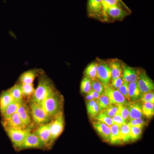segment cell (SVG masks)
Here are the masks:
<instances>
[{"label":"cell","instance_id":"22","mask_svg":"<svg viewBox=\"0 0 154 154\" xmlns=\"http://www.w3.org/2000/svg\"><path fill=\"white\" fill-rule=\"evenodd\" d=\"M86 106L88 115L91 119H93L100 113L99 105L96 100L87 101L86 102Z\"/></svg>","mask_w":154,"mask_h":154},{"label":"cell","instance_id":"11","mask_svg":"<svg viewBox=\"0 0 154 154\" xmlns=\"http://www.w3.org/2000/svg\"><path fill=\"white\" fill-rule=\"evenodd\" d=\"M131 12L129 8L114 6L108 8L105 11L106 20H121L125 18Z\"/></svg>","mask_w":154,"mask_h":154},{"label":"cell","instance_id":"3","mask_svg":"<svg viewBox=\"0 0 154 154\" xmlns=\"http://www.w3.org/2000/svg\"><path fill=\"white\" fill-rule=\"evenodd\" d=\"M29 107L32 119L38 125L49 123L52 119V118L43 107L34 102L31 99L29 101Z\"/></svg>","mask_w":154,"mask_h":154},{"label":"cell","instance_id":"24","mask_svg":"<svg viewBox=\"0 0 154 154\" xmlns=\"http://www.w3.org/2000/svg\"><path fill=\"white\" fill-rule=\"evenodd\" d=\"M119 136L121 143H126L131 141L130 127L127 123L119 126Z\"/></svg>","mask_w":154,"mask_h":154},{"label":"cell","instance_id":"28","mask_svg":"<svg viewBox=\"0 0 154 154\" xmlns=\"http://www.w3.org/2000/svg\"><path fill=\"white\" fill-rule=\"evenodd\" d=\"M102 4L104 15H105V11L108 8L112 7V6H118L123 7V8H128L123 2L122 0H102Z\"/></svg>","mask_w":154,"mask_h":154},{"label":"cell","instance_id":"35","mask_svg":"<svg viewBox=\"0 0 154 154\" xmlns=\"http://www.w3.org/2000/svg\"><path fill=\"white\" fill-rule=\"evenodd\" d=\"M118 109L119 105L115 104H110L107 108H105L100 112H102L109 117L112 118L116 114H117Z\"/></svg>","mask_w":154,"mask_h":154},{"label":"cell","instance_id":"13","mask_svg":"<svg viewBox=\"0 0 154 154\" xmlns=\"http://www.w3.org/2000/svg\"><path fill=\"white\" fill-rule=\"evenodd\" d=\"M93 120L92 124L96 132L105 141L110 143L111 134L110 127L98 120Z\"/></svg>","mask_w":154,"mask_h":154},{"label":"cell","instance_id":"37","mask_svg":"<svg viewBox=\"0 0 154 154\" xmlns=\"http://www.w3.org/2000/svg\"><path fill=\"white\" fill-rule=\"evenodd\" d=\"M92 90L101 96L104 93V86L98 79H96L92 80Z\"/></svg>","mask_w":154,"mask_h":154},{"label":"cell","instance_id":"21","mask_svg":"<svg viewBox=\"0 0 154 154\" xmlns=\"http://www.w3.org/2000/svg\"><path fill=\"white\" fill-rule=\"evenodd\" d=\"M15 101L9 90L2 92L0 95V111L2 113L11 103Z\"/></svg>","mask_w":154,"mask_h":154},{"label":"cell","instance_id":"8","mask_svg":"<svg viewBox=\"0 0 154 154\" xmlns=\"http://www.w3.org/2000/svg\"><path fill=\"white\" fill-rule=\"evenodd\" d=\"M97 71V79L104 86L110 84L111 80V69L107 61L99 60Z\"/></svg>","mask_w":154,"mask_h":154},{"label":"cell","instance_id":"38","mask_svg":"<svg viewBox=\"0 0 154 154\" xmlns=\"http://www.w3.org/2000/svg\"><path fill=\"white\" fill-rule=\"evenodd\" d=\"M127 124L130 126L137 127L143 128L146 125L147 123L143 119L141 118L129 120Z\"/></svg>","mask_w":154,"mask_h":154},{"label":"cell","instance_id":"26","mask_svg":"<svg viewBox=\"0 0 154 154\" xmlns=\"http://www.w3.org/2000/svg\"><path fill=\"white\" fill-rule=\"evenodd\" d=\"M21 102L14 101L11 103L2 113H1L3 119L9 118L14 113H17Z\"/></svg>","mask_w":154,"mask_h":154},{"label":"cell","instance_id":"19","mask_svg":"<svg viewBox=\"0 0 154 154\" xmlns=\"http://www.w3.org/2000/svg\"><path fill=\"white\" fill-rule=\"evenodd\" d=\"M142 94L137 82L128 84V95L130 102L140 101Z\"/></svg>","mask_w":154,"mask_h":154},{"label":"cell","instance_id":"14","mask_svg":"<svg viewBox=\"0 0 154 154\" xmlns=\"http://www.w3.org/2000/svg\"><path fill=\"white\" fill-rule=\"evenodd\" d=\"M2 124L4 128H25L28 127L24 124L17 112L11 115L9 118L3 119Z\"/></svg>","mask_w":154,"mask_h":154},{"label":"cell","instance_id":"27","mask_svg":"<svg viewBox=\"0 0 154 154\" xmlns=\"http://www.w3.org/2000/svg\"><path fill=\"white\" fill-rule=\"evenodd\" d=\"M14 100L21 102L23 101V95L21 84H17L9 89Z\"/></svg>","mask_w":154,"mask_h":154},{"label":"cell","instance_id":"29","mask_svg":"<svg viewBox=\"0 0 154 154\" xmlns=\"http://www.w3.org/2000/svg\"><path fill=\"white\" fill-rule=\"evenodd\" d=\"M142 112L146 118L149 119L152 118L154 114V104L147 102L142 103Z\"/></svg>","mask_w":154,"mask_h":154},{"label":"cell","instance_id":"34","mask_svg":"<svg viewBox=\"0 0 154 154\" xmlns=\"http://www.w3.org/2000/svg\"><path fill=\"white\" fill-rule=\"evenodd\" d=\"M23 96L29 97L34 94L35 89L33 84H21Z\"/></svg>","mask_w":154,"mask_h":154},{"label":"cell","instance_id":"17","mask_svg":"<svg viewBox=\"0 0 154 154\" xmlns=\"http://www.w3.org/2000/svg\"><path fill=\"white\" fill-rule=\"evenodd\" d=\"M107 62L111 69V80L122 76L123 63L121 60L117 59H110Z\"/></svg>","mask_w":154,"mask_h":154},{"label":"cell","instance_id":"20","mask_svg":"<svg viewBox=\"0 0 154 154\" xmlns=\"http://www.w3.org/2000/svg\"><path fill=\"white\" fill-rule=\"evenodd\" d=\"M41 72L37 69L29 70L22 74L19 77V81L21 84H33L36 77Z\"/></svg>","mask_w":154,"mask_h":154},{"label":"cell","instance_id":"16","mask_svg":"<svg viewBox=\"0 0 154 154\" xmlns=\"http://www.w3.org/2000/svg\"><path fill=\"white\" fill-rule=\"evenodd\" d=\"M129 110V120L141 118L143 115L142 112V103L140 101L129 102L128 105Z\"/></svg>","mask_w":154,"mask_h":154},{"label":"cell","instance_id":"12","mask_svg":"<svg viewBox=\"0 0 154 154\" xmlns=\"http://www.w3.org/2000/svg\"><path fill=\"white\" fill-rule=\"evenodd\" d=\"M50 122L46 124L39 125L33 133L42 142L45 148H50Z\"/></svg>","mask_w":154,"mask_h":154},{"label":"cell","instance_id":"32","mask_svg":"<svg viewBox=\"0 0 154 154\" xmlns=\"http://www.w3.org/2000/svg\"><path fill=\"white\" fill-rule=\"evenodd\" d=\"M97 102L100 111L107 108L110 105L109 98L104 93L100 96Z\"/></svg>","mask_w":154,"mask_h":154},{"label":"cell","instance_id":"23","mask_svg":"<svg viewBox=\"0 0 154 154\" xmlns=\"http://www.w3.org/2000/svg\"><path fill=\"white\" fill-rule=\"evenodd\" d=\"M98 66V61L93 62L88 65L84 71L85 76L88 77L92 80L97 79Z\"/></svg>","mask_w":154,"mask_h":154},{"label":"cell","instance_id":"15","mask_svg":"<svg viewBox=\"0 0 154 154\" xmlns=\"http://www.w3.org/2000/svg\"><path fill=\"white\" fill-rule=\"evenodd\" d=\"M138 72V69L128 66L125 64H123V71L122 76L125 82L129 84L137 82Z\"/></svg>","mask_w":154,"mask_h":154},{"label":"cell","instance_id":"39","mask_svg":"<svg viewBox=\"0 0 154 154\" xmlns=\"http://www.w3.org/2000/svg\"><path fill=\"white\" fill-rule=\"evenodd\" d=\"M140 101L142 103L150 102L154 103V93L153 91L142 94Z\"/></svg>","mask_w":154,"mask_h":154},{"label":"cell","instance_id":"2","mask_svg":"<svg viewBox=\"0 0 154 154\" xmlns=\"http://www.w3.org/2000/svg\"><path fill=\"white\" fill-rule=\"evenodd\" d=\"M63 100L62 96L56 90L46 97L41 105L53 118L63 112Z\"/></svg>","mask_w":154,"mask_h":154},{"label":"cell","instance_id":"10","mask_svg":"<svg viewBox=\"0 0 154 154\" xmlns=\"http://www.w3.org/2000/svg\"><path fill=\"white\" fill-rule=\"evenodd\" d=\"M45 148L44 144L40 139L31 131L27 135L23 143L16 149L22 150L26 149Z\"/></svg>","mask_w":154,"mask_h":154},{"label":"cell","instance_id":"5","mask_svg":"<svg viewBox=\"0 0 154 154\" xmlns=\"http://www.w3.org/2000/svg\"><path fill=\"white\" fill-rule=\"evenodd\" d=\"M64 127V118L61 112L54 117L50 122L51 147L63 131Z\"/></svg>","mask_w":154,"mask_h":154},{"label":"cell","instance_id":"7","mask_svg":"<svg viewBox=\"0 0 154 154\" xmlns=\"http://www.w3.org/2000/svg\"><path fill=\"white\" fill-rule=\"evenodd\" d=\"M138 86L142 94L153 91L154 83L152 80L147 74L145 71L142 69H138Z\"/></svg>","mask_w":154,"mask_h":154},{"label":"cell","instance_id":"41","mask_svg":"<svg viewBox=\"0 0 154 154\" xmlns=\"http://www.w3.org/2000/svg\"><path fill=\"white\" fill-rule=\"evenodd\" d=\"M124 83V81L122 79V76L119 77L115 79L111 80L110 82L111 85L113 88L116 89H118Z\"/></svg>","mask_w":154,"mask_h":154},{"label":"cell","instance_id":"4","mask_svg":"<svg viewBox=\"0 0 154 154\" xmlns=\"http://www.w3.org/2000/svg\"><path fill=\"white\" fill-rule=\"evenodd\" d=\"M32 127L33 125H31L25 128H5V129L14 147L17 149L25 140L27 135L31 131Z\"/></svg>","mask_w":154,"mask_h":154},{"label":"cell","instance_id":"31","mask_svg":"<svg viewBox=\"0 0 154 154\" xmlns=\"http://www.w3.org/2000/svg\"><path fill=\"white\" fill-rule=\"evenodd\" d=\"M93 119L101 122L109 127L113 124L112 118L106 115L105 113H102V112H100V113L96 116Z\"/></svg>","mask_w":154,"mask_h":154},{"label":"cell","instance_id":"33","mask_svg":"<svg viewBox=\"0 0 154 154\" xmlns=\"http://www.w3.org/2000/svg\"><path fill=\"white\" fill-rule=\"evenodd\" d=\"M130 127L131 141H136L140 138L142 134L143 128L137 127Z\"/></svg>","mask_w":154,"mask_h":154},{"label":"cell","instance_id":"40","mask_svg":"<svg viewBox=\"0 0 154 154\" xmlns=\"http://www.w3.org/2000/svg\"><path fill=\"white\" fill-rule=\"evenodd\" d=\"M128 83L124 82V83L119 87L118 90L129 101V97H128Z\"/></svg>","mask_w":154,"mask_h":154},{"label":"cell","instance_id":"43","mask_svg":"<svg viewBox=\"0 0 154 154\" xmlns=\"http://www.w3.org/2000/svg\"><path fill=\"white\" fill-rule=\"evenodd\" d=\"M89 93H91V95L93 96L94 100H96V101L97 102L98 99H99V97H100V95H99L98 93L95 92V91H93V90H91V91L89 92Z\"/></svg>","mask_w":154,"mask_h":154},{"label":"cell","instance_id":"44","mask_svg":"<svg viewBox=\"0 0 154 154\" xmlns=\"http://www.w3.org/2000/svg\"><path fill=\"white\" fill-rule=\"evenodd\" d=\"M86 99L87 101H91V100H94V97L91 95V94L90 93H88V94H86Z\"/></svg>","mask_w":154,"mask_h":154},{"label":"cell","instance_id":"9","mask_svg":"<svg viewBox=\"0 0 154 154\" xmlns=\"http://www.w3.org/2000/svg\"><path fill=\"white\" fill-rule=\"evenodd\" d=\"M102 2V0H88L87 10L89 17L106 21L103 12Z\"/></svg>","mask_w":154,"mask_h":154},{"label":"cell","instance_id":"30","mask_svg":"<svg viewBox=\"0 0 154 154\" xmlns=\"http://www.w3.org/2000/svg\"><path fill=\"white\" fill-rule=\"evenodd\" d=\"M81 92L87 94L92 90V80L88 77L85 76L81 82L80 85Z\"/></svg>","mask_w":154,"mask_h":154},{"label":"cell","instance_id":"42","mask_svg":"<svg viewBox=\"0 0 154 154\" xmlns=\"http://www.w3.org/2000/svg\"><path fill=\"white\" fill-rule=\"evenodd\" d=\"M112 120L113 124L116 125L118 126H120L122 125L127 124L126 122L125 121L122 117L119 114L117 113L113 117H112Z\"/></svg>","mask_w":154,"mask_h":154},{"label":"cell","instance_id":"36","mask_svg":"<svg viewBox=\"0 0 154 154\" xmlns=\"http://www.w3.org/2000/svg\"><path fill=\"white\" fill-rule=\"evenodd\" d=\"M127 123L129 120V110L128 106L126 105H119L117 113Z\"/></svg>","mask_w":154,"mask_h":154},{"label":"cell","instance_id":"18","mask_svg":"<svg viewBox=\"0 0 154 154\" xmlns=\"http://www.w3.org/2000/svg\"><path fill=\"white\" fill-rule=\"evenodd\" d=\"M30 110L26 103L23 101L20 103L17 111V113L19 114L22 121L27 127L30 126L32 125V119L30 117L31 113H30Z\"/></svg>","mask_w":154,"mask_h":154},{"label":"cell","instance_id":"25","mask_svg":"<svg viewBox=\"0 0 154 154\" xmlns=\"http://www.w3.org/2000/svg\"><path fill=\"white\" fill-rule=\"evenodd\" d=\"M110 128L111 131L110 143L113 145L122 144L119 136V127L113 124Z\"/></svg>","mask_w":154,"mask_h":154},{"label":"cell","instance_id":"6","mask_svg":"<svg viewBox=\"0 0 154 154\" xmlns=\"http://www.w3.org/2000/svg\"><path fill=\"white\" fill-rule=\"evenodd\" d=\"M104 94L109 98L110 104L128 106L129 102L117 89L113 88L110 84L104 86Z\"/></svg>","mask_w":154,"mask_h":154},{"label":"cell","instance_id":"1","mask_svg":"<svg viewBox=\"0 0 154 154\" xmlns=\"http://www.w3.org/2000/svg\"><path fill=\"white\" fill-rule=\"evenodd\" d=\"M56 90L52 81L41 72L39 75L38 85L31 99L37 104L41 105L46 97Z\"/></svg>","mask_w":154,"mask_h":154}]
</instances>
